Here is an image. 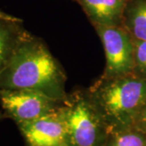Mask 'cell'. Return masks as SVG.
I'll use <instances>...</instances> for the list:
<instances>
[{
    "label": "cell",
    "instance_id": "6da1fadb",
    "mask_svg": "<svg viewBox=\"0 0 146 146\" xmlns=\"http://www.w3.org/2000/svg\"><path fill=\"white\" fill-rule=\"evenodd\" d=\"M67 76L45 42L25 32L0 74V89L32 90L63 102Z\"/></svg>",
    "mask_w": 146,
    "mask_h": 146
},
{
    "label": "cell",
    "instance_id": "7a4b0ae2",
    "mask_svg": "<svg viewBox=\"0 0 146 146\" xmlns=\"http://www.w3.org/2000/svg\"><path fill=\"white\" fill-rule=\"evenodd\" d=\"M86 92L109 133L126 130L133 127L146 103V79L133 74L109 79L100 76Z\"/></svg>",
    "mask_w": 146,
    "mask_h": 146
},
{
    "label": "cell",
    "instance_id": "3957f363",
    "mask_svg": "<svg viewBox=\"0 0 146 146\" xmlns=\"http://www.w3.org/2000/svg\"><path fill=\"white\" fill-rule=\"evenodd\" d=\"M65 120L68 146H103L108 128L85 90L68 94L60 105Z\"/></svg>",
    "mask_w": 146,
    "mask_h": 146
},
{
    "label": "cell",
    "instance_id": "277c9868",
    "mask_svg": "<svg viewBox=\"0 0 146 146\" xmlns=\"http://www.w3.org/2000/svg\"><path fill=\"white\" fill-rule=\"evenodd\" d=\"M104 47L106 67L102 78H115L133 74L134 42L123 26L94 28Z\"/></svg>",
    "mask_w": 146,
    "mask_h": 146
},
{
    "label": "cell",
    "instance_id": "5b68a950",
    "mask_svg": "<svg viewBox=\"0 0 146 146\" xmlns=\"http://www.w3.org/2000/svg\"><path fill=\"white\" fill-rule=\"evenodd\" d=\"M0 102L5 115L17 124L37 119L57 110L61 105L45 94L32 90L0 89Z\"/></svg>",
    "mask_w": 146,
    "mask_h": 146
},
{
    "label": "cell",
    "instance_id": "8992f818",
    "mask_svg": "<svg viewBox=\"0 0 146 146\" xmlns=\"http://www.w3.org/2000/svg\"><path fill=\"white\" fill-rule=\"evenodd\" d=\"M59 107L37 119L17 124L27 146H68L66 123Z\"/></svg>",
    "mask_w": 146,
    "mask_h": 146
},
{
    "label": "cell",
    "instance_id": "52a82bcc",
    "mask_svg": "<svg viewBox=\"0 0 146 146\" xmlns=\"http://www.w3.org/2000/svg\"><path fill=\"white\" fill-rule=\"evenodd\" d=\"M127 0H76L93 26H123Z\"/></svg>",
    "mask_w": 146,
    "mask_h": 146
},
{
    "label": "cell",
    "instance_id": "ba28073f",
    "mask_svg": "<svg viewBox=\"0 0 146 146\" xmlns=\"http://www.w3.org/2000/svg\"><path fill=\"white\" fill-rule=\"evenodd\" d=\"M22 21L0 19V74L7 67L22 36L27 31Z\"/></svg>",
    "mask_w": 146,
    "mask_h": 146
},
{
    "label": "cell",
    "instance_id": "9c48e42d",
    "mask_svg": "<svg viewBox=\"0 0 146 146\" xmlns=\"http://www.w3.org/2000/svg\"><path fill=\"white\" fill-rule=\"evenodd\" d=\"M123 27L135 40L146 41V0H127Z\"/></svg>",
    "mask_w": 146,
    "mask_h": 146
},
{
    "label": "cell",
    "instance_id": "30bf717a",
    "mask_svg": "<svg viewBox=\"0 0 146 146\" xmlns=\"http://www.w3.org/2000/svg\"><path fill=\"white\" fill-rule=\"evenodd\" d=\"M103 146H146V136L134 127L110 132Z\"/></svg>",
    "mask_w": 146,
    "mask_h": 146
},
{
    "label": "cell",
    "instance_id": "8fae6325",
    "mask_svg": "<svg viewBox=\"0 0 146 146\" xmlns=\"http://www.w3.org/2000/svg\"><path fill=\"white\" fill-rule=\"evenodd\" d=\"M134 42V69L133 75L146 79V41Z\"/></svg>",
    "mask_w": 146,
    "mask_h": 146
},
{
    "label": "cell",
    "instance_id": "7c38bea8",
    "mask_svg": "<svg viewBox=\"0 0 146 146\" xmlns=\"http://www.w3.org/2000/svg\"><path fill=\"white\" fill-rule=\"evenodd\" d=\"M132 127L146 136V103L136 116Z\"/></svg>",
    "mask_w": 146,
    "mask_h": 146
},
{
    "label": "cell",
    "instance_id": "4fadbf2b",
    "mask_svg": "<svg viewBox=\"0 0 146 146\" xmlns=\"http://www.w3.org/2000/svg\"><path fill=\"white\" fill-rule=\"evenodd\" d=\"M0 19H3V20H7V21H22L21 19L17 18L16 16H11L9 14H7L4 11L0 10Z\"/></svg>",
    "mask_w": 146,
    "mask_h": 146
},
{
    "label": "cell",
    "instance_id": "5bb4252c",
    "mask_svg": "<svg viewBox=\"0 0 146 146\" xmlns=\"http://www.w3.org/2000/svg\"><path fill=\"white\" fill-rule=\"evenodd\" d=\"M2 117H3V115H2V114H1V113H0V119H2Z\"/></svg>",
    "mask_w": 146,
    "mask_h": 146
},
{
    "label": "cell",
    "instance_id": "9a60e30c",
    "mask_svg": "<svg viewBox=\"0 0 146 146\" xmlns=\"http://www.w3.org/2000/svg\"><path fill=\"white\" fill-rule=\"evenodd\" d=\"M75 1H76V0H75Z\"/></svg>",
    "mask_w": 146,
    "mask_h": 146
}]
</instances>
